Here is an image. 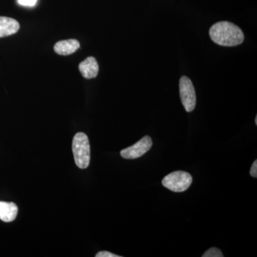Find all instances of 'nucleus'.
I'll return each mask as SVG.
<instances>
[{
  "instance_id": "f257e3e1",
  "label": "nucleus",
  "mask_w": 257,
  "mask_h": 257,
  "mask_svg": "<svg viewBox=\"0 0 257 257\" xmlns=\"http://www.w3.org/2000/svg\"><path fill=\"white\" fill-rule=\"evenodd\" d=\"M211 40L225 47L237 46L244 40V35L239 27L229 22H219L213 25L209 30Z\"/></svg>"
},
{
  "instance_id": "f03ea898",
  "label": "nucleus",
  "mask_w": 257,
  "mask_h": 257,
  "mask_svg": "<svg viewBox=\"0 0 257 257\" xmlns=\"http://www.w3.org/2000/svg\"><path fill=\"white\" fill-rule=\"evenodd\" d=\"M72 152L76 165L80 169H87L90 162V145L87 135L79 133L74 135Z\"/></svg>"
},
{
  "instance_id": "7ed1b4c3",
  "label": "nucleus",
  "mask_w": 257,
  "mask_h": 257,
  "mask_svg": "<svg viewBox=\"0 0 257 257\" xmlns=\"http://www.w3.org/2000/svg\"><path fill=\"white\" fill-rule=\"evenodd\" d=\"M162 183L164 187L172 192H183L192 184V177L188 172L176 171L164 177Z\"/></svg>"
},
{
  "instance_id": "20e7f679",
  "label": "nucleus",
  "mask_w": 257,
  "mask_h": 257,
  "mask_svg": "<svg viewBox=\"0 0 257 257\" xmlns=\"http://www.w3.org/2000/svg\"><path fill=\"white\" fill-rule=\"evenodd\" d=\"M179 94L185 110L187 112L194 110L197 102L195 89L191 79L186 76L181 77L179 80Z\"/></svg>"
},
{
  "instance_id": "39448f33",
  "label": "nucleus",
  "mask_w": 257,
  "mask_h": 257,
  "mask_svg": "<svg viewBox=\"0 0 257 257\" xmlns=\"http://www.w3.org/2000/svg\"><path fill=\"white\" fill-rule=\"evenodd\" d=\"M152 147V139L150 137L145 136L135 144L133 146L127 147L120 152L121 156L127 160H134L143 156Z\"/></svg>"
},
{
  "instance_id": "423d86ee",
  "label": "nucleus",
  "mask_w": 257,
  "mask_h": 257,
  "mask_svg": "<svg viewBox=\"0 0 257 257\" xmlns=\"http://www.w3.org/2000/svg\"><path fill=\"white\" fill-rule=\"evenodd\" d=\"M79 69L84 78H95L99 72V64L94 57H89L79 64Z\"/></svg>"
},
{
  "instance_id": "0eeeda50",
  "label": "nucleus",
  "mask_w": 257,
  "mask_h": 257,
  "mask_svg": "<svg viewBox=\"0 0 257 257\" xmlns=\"http://www.w3.org/2000/svg\"><path fill=\"white\" fill-rule=\"evenodd\" d=\"M20 28V24L15 19L0 17V38L14 35Z\"/></svg>"
},
{
  "instance_id": "6e6552de",
  "label": "nucleus",
  "mask_w": 257,
  "mask_h": 257,
  "mask_svg": "<svg viewBox=\"0 0 257 257\" xmlns=\"http://www.w3.org/2000/svg\"><path fill=\"white\" fill-rule=\"evenodd\" d=\"M79 47L80 45L77 40L71 39V40H62V41L57 42L54 47V50L58 55H69L78 50Z\"/></svg>"
},
{
  "instance_id": "1a4fd4ad",
  "label": "nucleus",
  "mask_w": 257,
  "mask_h": 257,
  "mask_svg": "<svg viewBox=\"0 0 257 257\" xmlns=\"http://www.w3.org/2000/svg\"><path fill=\"white\" fill-rule=\"evenodd\" d=\"M18 207L15 203L0 202V219L5 222L14 221L18 216Z\"/></svg>"
},
{
  "instance_id": "9d476101",
  "label": "nucleus",
  "mask_w": 257,
  "mask_h": 257,
  "mask_svg": "<svg viewBox=\"0 0 257 257\" xmlns=\"http://www.w3.org/2000/svg\"><path fill=\"white\" fill-rule=\"evenodd\" d=\"M203 257H223L222 252L219 248L213 247L208 249L204 254L202 255Z\"/></svg>"
},
{
  "instance_id": "9b49d317",
  "label": "nucleus",
  "mask_w": 257,
  "mask_h": 257,
  "mask_svg": "<svg viewBox=\"0 0 257 257\" xmlns=\"http://www.w3.org/2000/svg\"><path fill=\"white\" fill-rule=\"evenodd\" d=\"M37 0H18V3L22 6L34 7L37 4Z\"/></svg>"
},
{
  "instance_id": "f8f14e48",
  "label": "nucleus",
  "mask_w": 257,
  "mask_h": 257,
  "mask_svg": "<svg viewBox=\"0 0 257 257\" xmlns=\"http://www.w3.org/2000/svg\"><path fill=\"white\" fill-rule=\"evenodd\" d=\"M96 257H120L118 255L109 252V251H102L96 253Z\"/></svg>"
},
{
  "instance_id": "ddd939ff",
  "label": "nucleus",
  "mask_w": 257,
  "mask_h": 257,
  "mask_svg": "<svg viewBox=\"0 0 257 257\" xmlns=\"http://www.w3.org/2000/svg\"><path fill=\"white\" fill-rule=\"evenodd\" d=\"M250 175L253 178L257 177V161L255 160L253 162L252 166H251V170H250Z\"/></svg>"
},
{
  "instance_id": "4468645a",
  "label": "nucleus",
  "mask_w": 257,
  "mask_h": 257,
  "mask_svg": "<svg viewBox=\"0 0 257 257\" xmlns=\"http://www.w3.org/2000/svg\"><path fill=\"white\" fill-rule=\"evenodd\" d=\"M255 124H257V116H256V119H255Z\"/></svg>"
}]
</instances>
